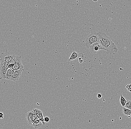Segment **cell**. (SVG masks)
Wrapping results in <instances>:
<instances>
[{"label": "cell", "mask_w": 131, "mask_h": 129, "mask_svg": "<svg viewBox=\"0 0 131 129\" xmlns=\"http://www.w3.org/2000/svg\"><path fill=\"white\" fill-rule=\"evenodd\" d=\"M3 117H4V114L1 112H0V118L3 119Z\"/></svg>", "instance_id": "obj_18"}, {"label": "cell", "mask_w": 131, "mask_h": 129, "mask_svg": "<svg viewBox=\"0 0 131 129\" xmlns=\"http://www.w3.org/2000/svg\"><path fill=\"white\" fill-rule=\"evenodd\" d=\"M90 51L92 53H95L101 50H105L104 48L99 42L96 43L89 48Z\"/></svg>", "instance_id": "obj_5"}, {"label": "cell", "mask_w": 131, "mask_h": 129, "mask_svg": "<svg viewBox=\"0 0 131 129\" xmlns=\"http://www.w3.org/2000/svg\"><path fill=\"white\" fill-rule=\"evenodd\" d=\"M97 97L98 98H102V95H101V94H98L97 95Z\"/></svg>", "instance_id": "obj_19"}, {"label": "cell", "mask_w": 131, "mask_h": 129, "mask_svg": "<svg viewBox=\"0 0 131 129\" xmlns=\"http://www.w3.org/2000/svg\"><path fill=\"white\" fill-rule=\"evenodd\" d=\"M16 55L13 52H6L2 53L0 56V61L5 63H9L15 58Z\"/></svg>", "instance_id": "obj_3"}, {"label": "cell", "mask_w": 131, "mask_h": 129, "mask_svg": "<svg viewBox=\"0 0 131 129\" xmlns=\"http://www.w3.org/2000/svg\"><path fill=\"white\" fill-rule=\"evenodd\" d=\"M26 117L27 118L28 123L30 125H32V122L33 120L36 118L37 116L34 113L33 111H31L28 112L26 114Z\"/></svg>", "instance_id": "obj_7"}, {"label": "cell", "mask_w": 131, "mask_h": 129, "mask_svg": "<svg viewBox=\"0 0 131 129\" xmlns=\"http://www.w3.org/2000/svg\"><path fill=\"white\" fill-rule=\"evenodd\" d=\"M99 38L98 33L91 34L88 36L85 41V46L89 49L90 46L96 43L99 42Z\"/></svg>", "instance_id": "obj_2"}, {"label": "cell", "mask_w": 131, "mask_h": 129, "mask_svg": "<svg viewBox=\"0 0 131 129\" xmlns=\"http://www.w3.org/2000/svg\"><path fill=\"white\" fill-rule=\"evenodd\" d=\"M24 70L23 69H20V70H17V71H14V73L13 74L10 80L13 81H16L18 80L20 76L22 74V73Z\"/></svg>", "instance_id": "obj_8"}, {"label": "cell", "mask_w": 131, "mask_h": 129, "mask_svg": "<svg viewBox=\"0 0 131 129\" xmlns=\"http://www.w3.org/2000/svg\"><path fill=\"white\" fill-rule=\"evenodd\" d=\"M32 111H33L34 113L36 114V116L39 118V119L42 123L43 125H45L46 123H45V122L44 121V117H43V115H42V111L38 109H34L32 110Z\"/></svg>", "instance_id": "obj_9"}, {"label": "cell", "mask_w": 131, "mask_h": 129, "mask_svg": "<svg viewBox=\"0 0 131 129\" xmlns=\"http://www.w3.org/2000/svg\"><path fill=\"white\" fill-rule=\"evenodd\" d=\"M43 124L41 121L39 119V118L37 117L36 118L33 120L32 122V126H33L35 129L40 128L42 126Z\"/></svg>", "instance_id": "obj_10"}, {"label": "cell", "mask_w": 131, "mask_h": 129, "mask_svg": "<svg viewBox=\"0 0 131 129\" xmlns=\"http://www.w3.org/2000/svg\"><path fill=\"white\" fill-rule=\"evenodd\" d=\"M44 121L45 122L48 123L50 121V118L48 117H46L44 118Z\"/></svg>", "instance_id": "obj_17"}, {"label": "cell", "mask_w": 131, "mask_h": 129, "mask_svg": "<svg viewBox=\"0 0 131 129\" xmlns=\"http://www.w3.org/2000/svg\"><path fill=\"white\" fill-rule=\"evenodd\" d=\"M14 59L15 63L13 64L12 69L15 71L23 69V65L21 61V57L16 55Z\"/></svg>", "instance_id": "obj_4"}, {"label": "cell", "mask_w": 131, "mask_h": 129, "mask_svg": "<svg viewBox=\"0 0 131 129\" xmlns=\"http://www.w3.org/2000/svg\"><path fill=\"white\" fill-rule=\"evenodd\" d=\"M8 69L5 65V63L0 61V80L5 79L6 73Z\"/></svg>", "instance_id": "obj_6"}, {"label": "cell", "mask_w": 131, "mask_h": 129, "mask_svg": "<svg viewBox=\"0 0 131 129\" xmlns=\"http://www.w3.org/2000/svg\"><path fill=\"white\" fill-rule=\"evenodd\" d=\"M125 108L131 110V101L130 100H127L125 106L124 107Z\"/></svg>", "instance_id": "obj_15"}, {"label": "cell", "mask_w": 131, "mask_h": 129, "mask_svg": "<svg viewBox=\"0 0 131 129\" xmlns=\"http://www.w3.org/2000/svg\"><path fill=\"white\" fill-rule=\"evenodd\" d=\"M123 112L125 115L128 116L129 117H130L131 115V110L123 107Z\"/></svg>", "instance_id": "obj_13"}, {"label": "cell", "mask_w": 131, "mask_h": 129, "mask_svg": "<svg viewBox=\"0 0 131 129\" xmlns=\"http://www.w3.org/2000/svg\"><path fill=\"white\" fill-rule=\"evenodd\" d=\"M14 70L12 68H9L7 71L5 76V79L10 80L14 72Z\"/></svg>", "instance_id": "obj_11"}, {"label": "cell", "mask_w": 131, "mask_h": 129, "mask_svg": "<svg viewBox=\"0 0 131 129\" xmlns=\"http://www.w3.org/2000/svg\"><path fill=\"white\" fill-rule=\"evenodd\" d=\"M126 88L129 92H131V84H128L126 86Z\"/></svg>", "instance_id": "obj_16"}, {"label": "cell", "mask_w": 131, "mask_h": 129, "mask_svg": "<svg viewBox=\"0 0 131 129\" xmlns=\"http://www.w3.org/2000/svg\"><path fill=\"white\" fill-rule=\"evenodd\" d=\"M99 36V42L103 46L105 50L110 54H115L118 52V49L114 43L109 37L103 32L98 33Z\"/></svg>", "instance_id": "obj_1"}, {"label": "cell", "mask_w": 131, "mask_h": 129, "mask_svg": "<svg viewBox=\"0 0 131 129\" xmlns=\"http://www.w3.org/2000/svg\"><path fill=\"white\" fill-rule=\"evenodd\" d=\"M126 101H127V100L124 97L122 94H121L120 98V102L121 104L123 107H124L125 106Z\"/></svg>", "instance_id": "obj_14"}, {"label": "cell", "mask_w": 131, "mask_h": 129, "mask_svg": "<svg viewBox=\"0 0 131 129\" xmlns=\"http://www.w3.org/2000/svg\"><path fill=\"white\" fill-rule=\"evenodd\" d=\"M78 54L76 52H73L71 55V56L68 59V61L69 62H71V61H74V60L77 59L78 58Z\"/></svg>", "instance_id": "obj_12"}, {"label": "cell", "mask_w": 131, "mask_h": 129, "mask_svg": "<svg viewBox=\"0 0 131 129\" xmlns=\"http://www.w3.org/2000/svg\"><path fill=\"white\" fill-rule=\"evenodd\" d=\"M94 2H97L98 1V0H92Z\"/></svg>", "instance_id": "obj_20"}]
</instances>
